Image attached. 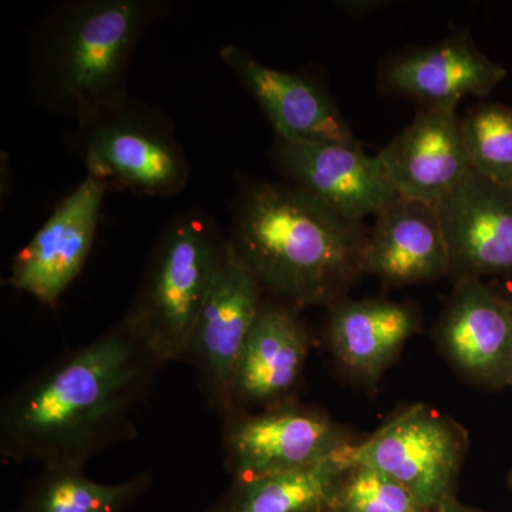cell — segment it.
<instances>
[{
  "label": "cell",
  "instance_id": "cell-1",
  "mask_svg": "<svg viewBox=\"0 0 512 512\" xmlns=\"http://www.w3.org/2000/svg\"><path fill=\"white\" fill-rule=\"evenodd\" d=\"M164 366L120 319L3 396L0 456L40 468H86L136 437L134 414Z\"/></svg>",
  "mask_w": 512,
  "mask_h": 512
},
{
  "label": "cell",
  "instance_id": "cell-2",
  "mask_svg": "<svg viewBox=\"0 0 512 512\" xmlns=\"http://www.w3.org/2000/svg\"><path fill=\"white\" fill-rule=\"evenodd\" d=\"M228 241L264 293L298 312L343 301L365 275V227L291 184L242 185Z\"/></svg>",
  "mask_w": 512,
  "mask_h": 512
},
{
  "label": "cell",
  "instance_id": "cell-3",
  "mask_svg": "<svg viewBox=\"0 0 512 512\" xmlns=\"http://www.w3.org/2000/svg\"><path fill=\"white\" fill-rule=\"evenodd\" d=\"M170 10L164 0H64L29 30L26 80L33 100L76 121L128 96L138 45Z\"/></svg>",
  "mask_w": 512,
  "mask_h": 512
},
{
  "label": "cell",
  "instance_id": "cell-4",
  "mask_svg": "<svg viewBox=\"0 0 512 512\" xmlns=\"http://www.w3.org/2000/svg\"><path fill=\"white\" fill-rule=\"evenodd\" d=\"M227 247L228 238L200 210L175 215L157 238L137 295L121 320L164 365L184 362Z\"/></svg>",
  "mask_w": 512,
  "mask_h": 512
},
{
  "label": "cell",
  "instance_id": "cell-5",
  "mask_svg": "<svg viewBox=\"0 0 512 512\" xmlns=\"http://www.w3.org/2000/svg\"><path fill=\"white\" fill-rule=\"evenodd\" d=\"M73 144L87 175L109 188L173 197L190 181V161L163 111L124 97L76 121Z\"/></svg>",
  "mask_w": 512,
  "mask_h": 512
},
{
  "label": "cell",
  "instance_id": "cell-6",
  "mask_svg": "<svg viewBox=\"0 0 512 512\" xmlns=\"http://www.w3.org/2000/svg\"><path fill=\"white\" fill-rule=\"evenodd\" d=\"M467 451V436L453 420L416 404L350 448L353 466L373 468L406 488L433 512L454 487Z\"/></svg>",
  "mask_w": 512,
  "mask_h": 512
},
{
  "label": "cell",
  "instance_id": "cell-7",
  "mask_svg": "<svg viewBox=\"0 0 512 512\" xmlns=\"http://www.w3.org/2000/svg\"><path fill=\"white\" fill-rule=\"evenodd\" d=\"M225 468L232 480L315 466L353 444L325 413L296 402L222 419Z\"/></svg>",
  "mask_w": 512,
  "mask_h": 512
},
{
  "label": "cell",
  "instance_id": "cell-8",
  "mask_svg": "<svg viewBox=\"0 0 512 512\" xmlns=\"http://www.w3.org/2000/svg\"><path fill=\"white\" fill-rule=\"evenodd\" d=\"M264 295L254 272L228 241L184 357V363L197 373L202 397L221 420L231 412L235 366L264 305Z\"/></svg>",
  "mask_w": 512,
  "mask_h": 512
},
{
  "label": "cell",
  "instance_id": "cell-9",
  "mask_svg": "<svg viewBox=\"0 0 512 512\" xmlns=\"http://www.w3.org/2000/svg\"><path fill=\"white\" fill-rule=\"evenodd\" d=\"M107 190L87 175L13 258L5 284L56 308L89 259Z\"/></svg>",
  "mask_w": 512,
  "mask_h": 512
},
{
  "label": "cell",
  "instance_id": "cell-10",
  "mask_svg": "<svg viewBox=\"0 0 512 512\" xmlns=\"http://www.w3.org/2000/svg\"><path fill=\"white\" fill-rule=\"evenodd\" d=\"M274 158L293 187L357 224L399 197L380 158L369 156L362 146L276 138Z\"/></svg>",
  "mask_w": 512,
  "mask_h": 512
},
{
  "label": "cell",
  "instance_id": "cell-11",
  "mask_svg": "<svg viewBox=\"0 0 512 512\" xmlns=\"http://www.w3.org/2000/svg\"><path fill=\"white\" fill-rule=\"evenodd\" d=\"M454 281H512V187L471 171L437 202Z\"/></svg>",
  "mask_w": 512,
  "mask_h": 512
},
{
  "label": "cell",
  "instance_id": "cell-12",
  "mask_svg": "<svg viewBox=\"0 0 512 512\" xmlns=\"http://www.w3.org/2000/svg\"><path fill=\"white\" fill-rule=\"evenodd\" d=\"M436 339L440 352L470 382L488 390L512 386V296L478 279L457 282Z\"/></svg>",
  "mask_w": 512,
  "mask_h": 512
},
{
  "label": "cell",
  "instance_id": "cell-13",
  "mask_svg": "<svg viewBox=\"0 0 512 512\" xmlns=\"http://www.w3.org/2000/svg\"><path fill=\"white\" fill-rule=\"evenodd\" d=\"M220 57L264 111L278 140L362 146L328 90L312 77L272 69L237 45L222 47Z\"/></svg>",
  "mask_w": 512,
  "mask_h": 512
},
{
  "label": "cell",
  "instance_id": "cell-14",
  "mask_svg": "<svg viewBox=\"0 0 512 512\" xmlns=\"http://www.w3.org/2000/svg\"><path fill=\"white\" fill-rule=\"evenodd\" d=\"M309 348L308 330L298 311L272 299L264 301L235 366L229 414L295 402L293 393L301 382Z\"/></svg>",
  "mask_w": 512,
  "mask_h": 512
},
{
  "label": "cell",
  "instance_id": "cell-15",
  "mask_svg": "<svg viewBox=\"0 0 512 512\" xmlns=\"http://www.w3.org/2000/svg\"><path fill=\"white\" fill-rule=\"evenodd\" d=\"M508 76L467 33L400 53L383 64V92L413 100L417 107L456 110L467 96H487Z\"/></svg>",
  "mask_w": 512,
  "mask_h": 512
},
{
  "label": "cell",
  "instance_id": "cell-16",
  "mask_svg": "<svg viewBox=\"0 0 512 512\" xmlns=\"http://www.w3.org/2000/svg\"><path fill=\"white\" fill-rule=\"evenodd\" d=\"M377 157L399 197L434 205L473 171L456 110L417 107Z\"/></svg>",
  "mask_w": 512,
  "mask_h": 512
},
{
  "label": "cell",
  "instance_id": "cell-17",
  "mask_svg": "<svg viewBox=\"0 0 512 512\" xmlns=\"http://www.w3.org/2000/svg\"><path fill=\"white\" fill-rule=\"evenodd\" d=\"M450 262L437 205L397 197L367 232L365 274L390 286L436 281Z\"/></svg>",
  "mask_w": 512,
  "mask_h": 512
},
{
  "label": "cell",
  "instance_id": "cell-18",
  "mask_svg": "<svg viewBox=\"0 0 512 512\" xmlns=\"http://www.w3.org/2000/svg\"><path fill=\"white\" fill-rule=\"evenodd\" d=\"M328 309V342L336 362L369 384L382 377L420 328L419 312L407 303L346 298Z\"/></svg>",
  "mask_w": 512,
  "mask_h": 512
},
{
  "label": "cell",
  "instance_id": "cell-19",
  "mask_svg": "<svg viewBox=\"0 0 512 512\" xmlns=\"http://www.w3.org/2000/svg\"><path fill=\"white\" fill-rule=\"evenodd\" d=\"M352 446L302 470L232 480L208 512H330L340 483L353 467Z\"/></svg>",
  "mask_w": 512,
  "mask_h": 512
},
{
  "label": "cell",
  "instance_id": "cell-20",
  "mask_svg": "<svg viewBox=\"0 0 512 512\" xmlns=\"http://www.w3.org/2000/svg\"><path fill=\"white\" fill-rule=\"evenodd\" d=\"M151 485L150 473L121 483H97L84 467H42L13 512H130Z\"/></svg>",
  "mask_w": 512,
  "mask_h": 512
},
{
  "label": "cell",
  "instance_id": "cell-21",
  "mask_svg": "<svg viewBox=\"0 0 512 512\" xmlns=\"http://www.w3.org/2000/svg\"><path fill=\"white\" fill-rule=\"evenodd\" d=\"M474 173L512 187V107L483 103L461 119Z\"/></svg>",
  "mask_w": 512,
  "mask_h": 512
},
{
  "label": "cell",
  "instance_id": "cell-22",
  "mask_svg": "<svg viewBox=\"0 0 512 512\" xmlns=\"http://www.w3.org/2000/svg\"><path fill=\"white\" fill-rule=\"evenodd\" d=\"M330 512H427L393 478L353 466L343 478Z\"/></svg>",
  "mask_w": 512,
  "mask_h": 512
},
{
  "label": "cell",
  "instance_id": "cell-23",
  "mask_svg": "<svg viewBox=\"0 0 512 512\" xmlns=\"http://www.w3.org/2000/svg\"><path fill=\"white\" fill-rule=\"evenodd\" d=\"M339 9L345 10L346 13H350L352 16H363L369 15V13L377 12L386 8L389 3L384 0H357V2H338L336 3Z\"/></svg>",
  "mask_w": 512,
  "mask_h": 512
},
{
  "label": "cell",
  "instance_id": "cell-24",
  "mask_svg": "<svg viewBox=\"0 0 512 512\" xmlns=\"http://www.w3.org/2000/svg\"><path fill=\"white\" fill-rule=\"evenodd\" d=\"M433 512H481L476 508L468 507V505L461 504L456 497L447 498L443 501Z\"/></svg>",
  "mask_w": 512,
  "mask_h": 512
},
{
  "label": "cell",
  "instance_id": "cell-25",
  "mask_svg": "<svg viewBox=\"0 0 512 512\" xmlns=\"http://www.w3.org/2000/svg\"><path fill=\"white\" fill-rule=\"evenodd\" d=\"M508 485H510L512 491V470L510 471V474H508Z\"/></svg>",
  "mask_w": 512,
  "mask_h": 512
},
{
  "label": "cell",
  "instance_id": "cell-26",
  "mask_svg": "<svg viewBox=\"0 0 512 512\" xmlns=\"http://www.w3.org/2000/svg\"><path fill=\"white\" fill-rule=\"evenodd\" d=\"M512 296V295H511Z\"/></svg>",
  "mask_w": 512,
  "mask_h": 512
}]
</instances>
